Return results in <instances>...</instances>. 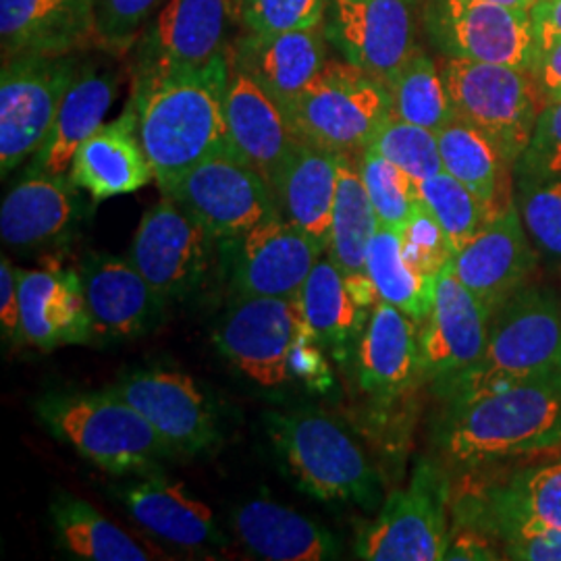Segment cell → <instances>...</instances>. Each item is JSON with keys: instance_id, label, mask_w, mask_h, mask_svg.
<instances>
[{"instance_id": "obj_1", "label": "cell", "mask_w": 561, "mask_h": 561, "mask_svg": "<svg viewBox=\"0 0 561 561\" xmlns=\"http://www.w3.org/2000/svg\"><path fill=\"white\" fill-rule=\"evenodd\" d=\"M227 80L229 50L204 69L136 81L131 104L138 136L161 192L196 164L229 150Z\"/></svg>"}, {"instance_id": "obj_2", "label": "cell", "mask_w": 561, "mask_h": 561, "mask_svg": "<svg viewBox=\"0 0 561 561\" xmlns=\"http://www.w3.org/2000/svg\"><path fill=\"white\" fill-rule=\"evenodd\" d=\"M561 443V375L503 382L454 398L443 447L456 466H481Z\"/></svg>"}, {"instance_id": "obj_3", "label": "cell", "mask_w": 561, "mask_h": 561, "mask_svg": "<svg viewBox=\"0 0 561 561\" xmlns=\"http://www.w3.org/2000/svg\"><path fill=\"white\" fill-rule=\"evenodd\" d=\"M36 412L55 439L115 477L154 474L175 454L113 387L48 393L36 403Z\"/></svg>"}, {"instance_id": "obj_4", "label": "cell", "mask_w": 561, "mask_h": 561, "mask_svg": "<svg viewBox=\"0 0 561 561\" xmlns=\"http://www.w3.org/2000/svg\"><path fill=\"white\" fill-rule=\"evenodd\" d=\"M266 428L285 472L304 493L366 510L381 503L379 470L358 437L335 416L300 408L268 414Z\"/></svg>"}, {"instance_id": "obj_5", "label": "cell", "mask_w": 561, "mask_h": 561, "mask_svg": "<svg viewBox=\"0 0 561 561\" xmlns=\"http://www.w3.org/2000/svg\"><path fill=\"white\" fill-rule=\"evenodd\" d=\"M561 375V314L539 289H522L495 312L481 358L443 393L463 398L503 382Z\"/></svg>"}, {"instance_id": "obj_6", "label": "cell", "mask_w": 561, "mask_h": 561, "mask_svg": "<svg viewBox=\"0 0 561 561\" xmlns=\"http://www.w3.org/2000/svg\"><path fill=\"white\" fill-rule=\"evenodd\" d=\"M389 113L387 88L350 60H327L285 111L298 140L345 157L364 154Z\"/></svg>"}, {"instance_id": "obj_7", "label": "cell", "mask_w": 561, "mask_h": 561, "mask_svg": "<svg viewBox=\"0 0 561 561\" xmlns=\"http://www.w3.org/2000/svg\"><path fill=\"white\" fill-rule=\"evenodd\" d=\"M443 80L456 119L479 129L510 164H518L533 140L547 101L530 71L449 57Z\"/></svg>"}, {"instance_id": "obj_8", "label": "cell", "mask_w": 561, "mask_h": 561, "mask_svg": "<svg viewBox=\"0 0 561 561\" xmlns=\"http://www.w3.org/2000/svg\"><path fill=\"white\" fill-rule=\"evenodd\" d=\"M76 76V62L67 57L23 55L4 60L0 76L2 178L41 152Z\"/></svg>"}, {"instance_id": "obj_9", "label": "cell", "mask_w": 561, "mask_h": 561, "mask_svg": "<svg viewBox=\"0 0 561 561\" xmlns=\"http://www.w3.org/2000/svg\"><path fill=\"white\" fill-rule=\"evenodd\" d=\"M447 482L439 468L421 461L408 489L393 491L375 524L362 533L358 558L368 561L445 560L451 533Z\"/></svg>"}, {"instance_id": "obj_10", "label": "cell", "mask_w": 561, "mask_h": 561, "mask_svg": "<svg viewBox=\"0 0 561 561\" xmlns=\"http://www.w3.org/2000/svg\"><path fill=\"white\" fill-rule=\"evenodd\" d=\"M217 238L185 206L162 194L136 229L127 252L141 277L162 300L198 289L213 261Z\"/></svg>"}, {"instance_id": "obj_11", "label": "cell", "mask_w": 561, "mask_h": 561, "mask_svg": "<svg viewBox=\"0 0 561 561\" xmlns=\"http://www.w3.org/2000/svg\"><path fill=\"white\" fill-rule=\"evenodd\" d=\"M162 194L185 206L217 240H240L279 215L271 185L229 150L196 164Z\"/></svg>"}, {"instance_id": "obj_12", "label": "cell", "mask_w": 561, "mask_h": 561, "mask_svg": "<svg viewBox=\"0 0 561 561\" xmlns=\"http://www.w3.org/2000/svg\"><path fill=\"white\" fill-rule=\"evenodd\" d=\"M308 329L298 298L238 296L215 341L222 356L262 387L289 381V358Z\"/></svg>"}, {"instance_id": "obj_13", "label": "cell", "mask_w": 561, "mask_h": 561, "mask_svg": "<svg viewBox=\"0 0 561 561\" xmlns=\"http://www.w3.org/2000/svg\"><path fill=\"white\" fill-rule=\"evenodd\" d=\"M428 25L443 50L456 59L524 71L537 60L533 15L526 9L489 0H431Z\"/></svg>"}, {"instance_id": "obj_14", "label": "cell", "mask_w": 561, "mask_h": 561, "mask_svg": "<svg viewBox=\"0 0 561 561\" xmlns=\"http://www.w3.org/2000/svg\"><path fill=\"white\" fill-rule=\"evenodd\" d=\"M233 0H169L138 50L136 81L196 71L227 57Z\"/></svg>"}, {"instance_id": "obj_15", "label": "cell", "mask_w": 561, "mask_h": 561, "mask_svg": "<svg viewBox=\"0 0 561 561\" xmlns=\"http://www.w3.org/2000/svg\"><path fill=\"white\" fill-rule=\"evenodd\" d=\"M327 32L345 60L385 88L419 50L410 0H331Z\"/></svg>"}, {"instance_id": "obj_16", "label": "cell", "mask_w": 561, "mask_h": 561, "mask_svg": "<svg viewBox=\"0 0 561 561\" xmlns=\"http://www.w3.org/2000/svg\"><path fill=\"white\" fill-rule=\"evenodd\" d=\"M491 312L451 266L437 277L433 308L421 324L422 375L443 391L474 366L486 347Z\"/></svg>"}, {"instance_id": "obj_17", "label": "cell", "mask_w": 561, "mask_h": 561, "mask_svg": "<svg viewBox=\"0 0 561 561\" xmlns=\"http://www.w3.org/2000/svg\"><path fill=\"white\" fill-rule=\"evenodd\" d=\"M178 454H201L219 439L217 416L196 381L180 370H140L113 387Z\"/></svg>"}, {"instance_id": "obj_18", "label": "cell", "mask_w": 561, "mask_h": 561, "mask_svg": "<svg viewBox=\"0 0 561 561\" xmlns=\"http://www.w3.org/2000/svg\"><path fill=\"white\" fill-rule=\"evenodd\" d=\"M324 252L312 236L275 215L238 240L233 291L236 296L298 298Z\"/></svg>"}, {"instance_id": "obj_19", "label": "cell", "mask_w": 561, "mask_h": 561, "mask_svg": "<svg viewBox=\"0 0 561 561\" xmlns=\"http://www.w3.org/2000/svg\"><path fill=\"white\" fill-rule=\"evenodd\" d=\"M225 121L229 150L273 190L300 140L273 96L250 73L231 65V60L225 88Z\"/></svg>"}, {"instance_id": "obj_20", "label": "cell", "mask_w": 561, "mask_h": 561, "mask_svg": "<svg viewBox=\"0 0 561 561\" xmlns=\"http://www.w3.org/2000/svg\"><path fill=\"white\" fill-rule=\"evenodd\" d=\"M537 256L526 238L518 208L493 217L481 231L454 254L451 271L484 304L491 317L520 291L533 273Z\"/></svg>"}, {"instance_id": "obj_21", "label": "cell", "mask_w": 561, "mask_h": 561, "mask_svg": "<svg viewBox=\"0 0 561 561\" xmlns=\"http://www.w3.org/2000/svg\"><path fill=\"white\" fill-rule=\"evenodd\" d=\"M80 275L92 341L134 340L161 319L164 300L127 259L90 256Z\"/></svg>"}, {"instance_id": "obj_22", "label": "cell", "mask_w": 561, "mask_h": 561, "mask_svg": "<svg viewBox=\"0 0 561 561\" xmlns=\"http://www.w3.org/2000/svg\"><path fill=\"white\" fill-rule=\"evenodd\" d=\"M20 341L42 352L92 343L78 271L60 264L20 271Z\"/></svg>"}, {"instance_id": "obj_23", "label": "cell", "mask_w": 561, "mask_h": 561, "mask_svg": "<svg viewBox=\"0 0 561 561\" xmlns=\"http://www.w3.org/2000/svg\"><path fill=\"white\" fill-rule=\"evenodd\" d=\"M358 370L360 389L375 403L408 396L424 379L419 324L396 306L377 301L362 331Z\"/></svg>"}, {"instance_id": "obj_24", "label": "cell", "mask_w": 561, "mask_h": 561, "mask_svg": "<svg viewBox=\"0 0 561 561\" xmlns=\"http://www.w3.org/2000/svg\"><path fill=\"white\" fill-rule=\"evenodd\" d=\"M4 59L41 55L67 57L94 38V0H0Z\"/></svg>"}, {"instance_id": "obj_25", "label": "cell", "mask_w": 561, "mask_h": 561, "mask_svg": "<svg viewBox=\"0 0 561 561\" xmlns=\"http://www.w3.org/2000/svg\"><path fill=\"white\" fill-rule=\"evenodd\" d=\"M461 524L505 539L542 528L561 530V460L526 468L489 489L481 503H466Z\"/></svg>"}, {"instance_id": "obj_26", "label": "cell", "mask_w": 561, "mask_h": 561, "mask_svg": "<svg viewBox=\"0 0 561 561\" xmlns=\"http://www.w3.org/2000/svg\"><path fill=\"white\" fill-rule=\"evenodd\" d=\"M69 180L102 202L138 192L154 180L138 136V115L129 102L119 119L102 123L76 152Z\"/></svg>"}, {"instance_id": "obj_27", "label": "cell", "mask_w": 561, "mask_h": 561, "mask_svg": "<svg viewBox=\"0 0 561 561\" xmlns=\"http://www.w3.org/2000/svg\"><path fill=\"white\" fill-rule=\"evenodd\" d=\"M229 60L259 81L285 113L329 60L322 23L273 36L248 32V36L229 48Z\"/></svg>"}, {"instance_id": "obj_28", "label": "cell", "mask_w": 561, "mask_h": 561, "mask_svg": "<svg viewBox=\"0 0 561 561\" xmlns=\"http://www.w3.org/2000/svg\"><path fill=\"white\" fill-rule=\"evenodd\" d=\"M78 190L69 175L30 169L0 206L4 245L30 250L62 238L78 219Z\"/></svg>"}, {"instance_id": "obj_29", "label": "cell", "mask_w": 561, "mask_h": 561, "mask_svg": "<svg viewBox=\"0 0 561 561\" xmlns=\"http://www.w3.org/2000/svg\"><path fill=\"white\" fill-rule=\"evenodd\" d=\"M340 157L308 141H298L273 185L280 217L329 248L337 194Z\"/></svg>"}, {"instance_id": "obj_30", "label": "cell", "mask_w": 561, "mask_h": 561, "mask_svg": "<svg viewBox=\"0 0 561 561\" xmlns=\"http://www.w3.org/2000/svg\"><path fill=\"white\" fill-rule=\"evenodd\" d=\"M233 528L241 542L262 560L324 561L341 556L340 542L329 530L268 500L241 505L233 516Z\"/></svg>"}, {"instance_id": "obj_31", "label": "cell", "mask_w": 561, "mask_h": 561, "mask_svg": "<svg viewBox=\"0 0 561 561\" xmlns=\"http://www.w3.org/2000/svg\"><path fill=\"white\" fill-rule=\"evenodd\" d=\"M123 502L136 522L159 539L185 549L221 542L213 510L192 497L181 482L167 481L162 474L141 477L125 491Z\"/></svg>"}, {"instance_id": "obj_32", "label": "cell", "mask_w": 561, "mask_h": 561, "mask_svg": "<svg viewBox=\"0 0 561 561\" xmlns=\"http://www.w3.org/2000/svg\"><path fill=\"white\" fill-rule=\"evenodd\" d=\"M115 88L117 83L108 73H96L92 69L78 73L60 102L55 125L30 169L50 175H69L76 152L101 127L106 111L111 108Z\"/></svg>"}, {"instance_id": "obj_33", "label": "cell", "mask_w": 561, "mask_h": 561, "mask_svg": "<svg viewBox=\"0 0 561 561\" xmlns=\"http://www.w3.org/2000/svg\"><path fill=\"white\" fill-rule=\"evenodd\" d=\"M443 171L461 181L472 194L493 208L495 215L512 206L510 175L512 167L493 141L484 138L479 129L454 119L437 131Z\"/></svg>"}, {"instance_id": "obj_34", "label": "cell", "mask_w": 561, "mask_h": 561, "mask_svg": "<svg viewBox=\"0 0 561 561\" xmlns=\"http://www.w3.org/2000/svg\"><path fill=\"white\" fill-rule=\"evenodd\" d=\"M379 229L375 206L362 180L358 157H340L337 194L327 254L345 277L366 275L368 245Z\"/></svg>"}, {"instance_id": "obj_35", "label": "cell", "mask_w": 561, "mask_h": 561, "mask_svg": "<svg viewBox=\"0 0 561 561\" xmlns=\"http://www.w3.org/2000/svg\"><path fill=\"white\" fill-rule=\"evenodd\" d=\"M60 549L76 560L148 561L152 556L80 497L60 493L50 505Z\"/></svg>"}, {"instance_id": "obj_36", "label": "cell", "mask_w": 561, "mask_h": 561, "mask_svg": "<svg viewBox=\"0 0 561 561\" xmlns=\"http://www.w3.org/2000/svg\"><path fill=\"white\" fill-rule=\"evenodd\" d=\"M301 312L312 335L322 347L343 352L350 341L360 333L364 324V308L347 289L345 275L340 266L324 252L304 283L300 296Z\"/></svg>"}, {"instance_id": "obj_37", "label": "cell", "mask_w": 561, "mask_h": 561, "mask_svg": "<svg viewBox=\"0 0 561 561\" xmlns=\"http://www.w3.org/2000/svg\"><path fill=\"white\" fill-rule=\"evenodd\" d=\"M366 273L375 283L379 298L408 314L421 329L433 308L437 279L424 277L403 259L401 231L379 225L368 245Z\"/></svg>"}, {"instance_id": "obj_38", "label": "cell", "mask_w": 561, "mask_h": 561, "mask_svg": "<svg viewBox=\"0 0 561 561\" xmlns=\"http://www.w3.org/2000/svg\"><path fill=\"white\" fill-rule=\"evenodd\" d=\"M387 92L391 101L389 115L398 119L421 125L435 134L456 119L443 73L435 60L422 50H416L387 83Z\"/></svg>"}, {"instance_id": "obj_39", "label": "cell", "mask_w": 561, "mask_h": 561, "mask_svg": "<svg viewBox=\"0 0 561 561\" xmlns=\"http://www.w3.org/2000/svg\"><path fill=\"white\" fill-rule=\"evenodd\" d=\"M421 201L442 225L454 252L472 240L493 217V208L472 194L461 181L442 171L419 183Z\"/></svg>"}, {"instance_id": "obj_40", "label": "cell", "mask_w": 561, "mask_h": 561, "mask_svg": "<svg viewBox=\"0 0 561 561\" xmlns=\"http://www.w3.org/2000/svg\"><path fill=\"white\" fill-rule=\"evenodd\" d=\"M360 173L379 225L401 231L421 204L419 183L375 150H364Z\"/></svg>"}, {"instance_id": "obj_41", "label": "cell", "mask_w": 561, "mask_h": 561, "mask_svg": "<svg viewBox=\"0 0 561 561\" xmlns=\"http://www.w3.org/2000/svg\"><path fill=\"white\" fill-rule=\"evenodd\" d=\"M366 150H375L387 161L398 164L416 183L443 171L437 134L393 115L382 121Z\"/></svg>"}, {"instance_id": "obj_42", "label": "cell", "mask_w": 561, "mask_h": 561, "mask_svg": "<svg viewBox=\"0 0 561 561\" xmlns=\"http://www.w3.org/2000/svg\"><path fill=\"white\" fill-rule=\"evenodd\" d=\"M520 217L537 250L561 262V178L522 183Z\"/></svg>"}, {"instance_id": "obj_43", "label": "cell", "mask_w": 561, "mask_h": 561, "mask_svg": "<svg viewBox=\"0 0 561 561\" xmlns=\"http://www.w3.org/2000/svg\"><path fill=\"white\" fill-rule=\"evenodd\" d=\"M401 250L408 264L424 277L437 279L454 261V248L431 210L419 204L401 229Z\"/></svg>"}, {"instance_id": "obj_44", "label": "cell", "mask_w": 561, "mask_h": 561, "mask_svg": "<svg viewBox=\"0 0 561 561\" xmlns=\"http://www.w3.org/2000/svg\"><path fill=\"white\" fill-rule=\"evenodd\" d=\"M241 18L256 36L306 30L321 25L324 0H241Z\"/></svg>"}, {"instance_id": "obj_45", "label": "cell", "mask_w": 561, "mask_h": 561, "mask_svg": "<svg viewBox=\"0 0 561 561\" xmlns=\"http://www.w3.org/2000/svg\"><path fill=\"white\" fill-rule=\"evenodd\" d=\"M522 183L561 178V101L549 102L518 161Z\"/></svg>"}, {"instance_id": "obj_46", "label": "cell", "mask_w": 561, "mask_h": 561, "mask_svg": "<svg viewBox=\"0 0 561 561\" xmlns=\"http://www.w3.org/2000/svg\"><path fill=\"white\" fill-rule=\"evenodd\" d=\"M159 2L161 0H96L99 41L111 50H125Z\"/></svg>"}, {"instance_id": "obj_47", "label": "cell", "mask_w": 561, "mask_h": 561, "mask_svg": "<svg viewBox=\"0 0 561 561\" xmlns=\"http://www.w3.org/2000/svg\"><path fill=\"white\" fill-rule=\"evenodd\" d=\"M503 560L561 561V530L542 528L502 539Z\"/></svg>"}, {"instance_id": "obj_48", "label": "cell", "mask_w": 561, "mask_h": 561, "mask_svg": "<svg viewBox=\"0 0 561 561\" xmlns=\"http://www.w3.org/2000/svg\"><path fill=\"white\" fill-rule=\"evenodd\" d=\"M294 377L317 387H322L324 379H329V364L322 354V343L312 335L310 327L301 333L289 358V379Z\"/></svg>"}, {"instance_id": "obj_49", "label": "cell", "mask_w": 561, "mask_h": 561, "mask_svg": "<svg viewBox=\"0 0 561 561\" xmlns=\"http://www.w3.org/2000/svg\"><path fill=\"white\" fill-rule=\"evenodd\" d=\"M20 268L7 256L0 261V331L2 340L20 341Z\"/></svg>"}, {"instance_id": "obj_50", "label": "cell", "mask_w": 561, "mask_h": 561, "mask_svg": "<svg viewBox=\"0 0 561 561\" xmlns=\"http://www.w3.org/2000/svg\"><path fill=\"white\" fill-rule=\"evenodd\" d=\"M530 73L539 83L547 104L561 101V38L537 50Z\"/></svg>"}, {"instance_id": "obj_51", "label": "cell", "mask_w": 561, "mask_h": 561, "mask_svg": "<svg viewBox=\"0 0 561 561\" xmlns=\"http://www.w3.org/2000/svg\"><path fill=\"white\" fill-rule=\"evenodd\" d=\"M533 15L537 50L561 38V0H539Z\"/></svg>"}, {"instance_id": "obj_52", "label": "cell", "mask_w": 561, "mask_h": 561, "mask_svg": "<svg viewBox=\"0 0 561 561\" xmlns=\"http://www.w3.org/2000/svg\"><path fill=\"white\" fill-rule=\"evenodd\" d=\"M445 560H503V558L500 553H495L493 547L486 545L484 537H479V533L472 530L458 539L451 537Z\"/></svg>"}, {"instance_id": "obj_53", "label": "cell", "mask_w": 561, "mask_h": 561, "mask_svg": "<svg viewBox=\"0 0 561 561\" xmlns=\"http://www.w3.org/2000/svg\"><path fill=\"white\" fill-rule=\"evenodd\" d=\"M489 2H500V4H507V7H516V9H526V11H533L535 4L539 0H489Z\"/></svg>"}]
</instances>
